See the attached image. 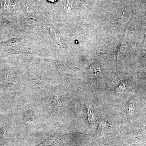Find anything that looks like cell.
<instances>
[{
	"mask_svg": "<svg viewBox=\"0 0 146 146\" xmlns=\"http://www.w3.org/2000/svg\"><path fill=\"white\" fill-rule=\"evenodd\" d=\"M49 1L52 2H55L56 0H48Z\"/></svg>",
	"mask_w": 146,
	"mask_h": 146,
	"instance_id": "obj_1",
	"label": "cell"
}]
</instances>
